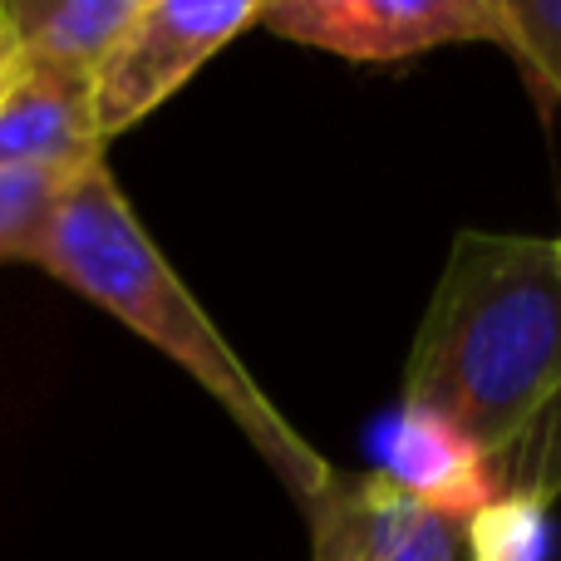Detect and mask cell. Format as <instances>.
<instances>
[{
	"mask_svg": "<svg viewBox=\"0 0 561 561\" xmlns=\"http://www.w3.org/2000/svg\"><path fill=\"white\" fill-rule=\"evenodd\" d=\"M99 158L94 79L20 59L0 94V168H89Z\"/></svg>",
	"mask_w": 561,
	"mask_h": 561,
	"instance_id": "cell-7",
	"label": "cell"
},
{
	"mask_svg": "<svg viewBox=\"0 0 561 561\" xmlns=\"http://www.w3.org/2000/svg\"><path fill=\"white\" fill-rule=\"evenodd\" d=\"M557 247H561V237H557Z\"/></svg>",
	"mask_w": 561,
	"mask_h": 561,
	"instance_id": "cell-14",
	"label": "cell"
},
{
	"mask_svg": "<svg viewBox=\"0 0 561 561\" xmlns=\"http://www.w3.org/2000/svg\"><path fill=\"white\" fill-rule=\"evenodd\" d=\"M552 478H523L463 527L468 561H547L552 552Z\"/></svg>",
	"mask_w": 561,
	"mask_h": 561,
	"instance_id": "cell-9",
	"label": "cell"
},
{
	"mask_svg": "<svg viewBox=\"0 0 561 561\" xmlns=\"http://www.w3.org/2000/svg\"><path fill=\"white\" fill-rule=\"evenodd\" d=\"M262 0H138V15L94 69L99 144L163 108L242 30L262 25Z\"/></svg>",
	"mask_w": 561,
	"mask_h": 561,
	"instance_id": "cell-3",
	"label": "cell"
},
{
	"mask_svg": "<svg viewBox=\"0 0 561 561\" xmlns=\"http://www.w3.org/2000/svg\"><path fill=\"white\" fill-rule=\"evenodd\" d=\"M25 65L69 69L89 75L108 59L128 20L138 15V0H0Z\"/></svg>",
	"mask_w": 561,
	"mask_h": 561,
	"instance_id": "cell-8",
	"label": "cell"
},
{
	"mask_svg": "<svg viewBox=\"0 0 561 561\" xmlns=\"http://www.w3.org/2000/svg\"><path fill=\"white\" fill-rule=\"evenodd\" d=\"M561 399L557 237L458 232L404 359V404L507 458Z\"/></svg>",
	"mask_w": 561,
	"mask_h": 561,
	"instance_id": "cell-1",
	"label": "cell"
},
{
	"mask_svg": "<svg viewBox=\"0 0 561 561\" xmlns=\"http://www.w3.org/2000/svg\"><path fill=\"white\" fill-rule=\"evenodd\" d=\"M59 286L79 290L84 300L104 306L118 325L144 335L153 350H163L183 375H193L207 394L222 404V414L247 434V444L266 458V468L280 478L290 497L316 507L335 483V468L296 434L286 414L266 399V389L252 379L227 335L213 325L203 300L187 290V280L173 272L158 242L144 232L134 217L128 197L118 193L114 173L89 163L84 173L69 183L65 203H59L49 237L39 247V262Z\"/></svg>",
	"mask_w": 561,
	"mask_h": 561,
	"instance_id": "cell-2",
	"label": "cell"
},
{
	"mask_svg": "<svg viewBox=\"0 0 561 561\" xmlns=\"http://www.w3.org/2000/svg\"><path fill=\"white\" fill-rule=\"evenodd\" d=\"M272 35L359 65H394L444 45H497V0H276Z\"/></svg>",
	"mask_w": 561,
	"mask_h": 561,
	"instance_id": "cell-4",
	"label": "cell"
},
{
	"mask_svg": "<svg viewBox=\"0 0 561 561\" xmlns=\"http://www.w3.org/2000/svg\"><path fill=\"white\" fill-rule=\"evenodd\" d=\"M497 45L561 104V0H497Z\"/></svg>",
	"mask_w": 561,
	"mask_h": 561,
	"instance_id": "cell-11",
	"label": "cell"
},
{
	"mask_svg": "<svg viewBox=\"0 0 561 561\" xmlns=\"http://www.w3.org/2000/svg\"><path fill=\"white\" fill-rule=\"evenodd\" d=\"M375 473L389 478L409 503L454 527H468L513 488L507 458L488 454L454 419L419 404H399V414L385 424Z\"/></svg>",
	"mask_w": 561,
	"mask_h": 561,
	"instance_id": "cell-5",
	"label": "cell"
},
{
	"mask_svg": "<svg viewBox=\"0 0 561 561\" xmlns=\"http://www.w3.org/2000/svg\"><path fill=\"white\" fill-rule=\"evenodd\" d=\"M547 478H552V483L561 488V463H557V468H552V473H547Z\"/></svg>",
	"mask_w": 561,
	"mask_h": 561,
	"instance_id": "cell-13",
	"label": "cell"
},
{
	"mask_svg": "<svg viewBox=\"0 0 561 561\" xmlns=\"http://www.w3.org/2000/svg\"><path fill=\"white\" fill-rule=\"evenodd\" d=\"M316 561H468L463 527L409 503L389 478H335L306 507Z\"/></svg>",
	"mask_w": 561,
	"mask_h": 561,
	"instance_id": "cell-6",
	"label": "cell"
},
{
	"mask_svg": "<svg viewBox=\"0 0 561 561\" xmlns=\"http://www.w3.org/2000/svg\"><path fill=\"white\" fill-rule=\"evenodd\" d=\"M20 69V45H15V30H10L5 10H0V94H5V84L15 79Z\"/></svg>",
	"mask_w": 561,
	"mask_h": 561,
	"instance_id": "cell-12",
	"label": "cell"
},
{
	"mask_svg": "<svg viewBox=\"0 0 561 561\" xmlns=\"http://www.w3.org/2000/svg\"><path fill=\"white\" fill-rule=\"evenodd\" d=\"M84 168H0V262H39L69 183Z\"/></svg>",
	"mask_w": 561,
	"mask_h": 561,
	"instance_id": "cell-10",
	"label": "cell"
}]
</instances>
